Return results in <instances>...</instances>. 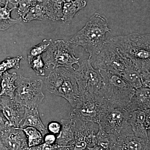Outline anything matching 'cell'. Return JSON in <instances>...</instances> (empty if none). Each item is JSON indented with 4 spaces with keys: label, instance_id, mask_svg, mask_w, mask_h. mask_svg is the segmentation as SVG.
<instances>
[{
    "label": "cell",
    "instance_id": "7bdbcfd3",
    "mask_svg": "<svg viewBox=\"0 0 150 150\" xmlns=\"http://www.w3.org/2000/svg\"><path fill=\"white\" fill-rule=\"evenodd\" d=\"M85 150H90L89 149H88H88H86Z\"/></svg>",
    "mask_w": 150,
    "mask_h": 150
},
{
    "label": "cell",
    "instance_id": "3957f363",
    "mask_svg": "<svg viewBox=\"0 0 150 150\" xmlns=\"http://www.w3.org/2000/svg\"><path fill=\"white\" fill-rule=\"evenodd\" d=\"M100 71L103 86L95 98L103 104L126 109L136 89L120 75Z\"/></svg>",
    "mask_w": 150,
    "mask_h": 150
},
{
    "label": "cell",
    "instance_id": "603a6c76",
    "mask_svg": "<svg viewBox=\"0 0 150 150\" xmlns=\"http://www.w3.org/2000/svg\"><path fill=\"white\" fill-rule=\"evenodd\" d=\"M98 126V131L96 134L97 145L107 149L112 150L117 137L107 133L100 126Z\"/></svg>",
    "mask_w": 150,
    "mask_h": 150
},
{
    "label": "cell",
    "instance_id": "6da1fadb",
    "mask_svg": "<svg viewBox=\"0 0 150 150\" xmlns=\"http://www.w3.org/2000/svg\"><path fill=\"white\" fill-rule=\"evenodd\" d=\"M105 42L114 45L141 74L150 72V33L111 36Z\"/></svg>",
    "mask_w": 150,
    "mask_h": 150
},
{
    "label": "cell",
    "instance_id": "ffe728a7",
    "mask_svg": "<svg viewBox=\"0 0 150 150\" xmlns=\"http://www.w3.org/2000/svg\"><path fill=\"white\" fill-rule=\"evenodd\" d=\"M18 78L16 73L10 74L6 71L1 76V90L0 95L13 99L17 89L15 83Z\"/></svg>",
    "mask_w": 150,
    "mask_h": 150
},
{
    "label": "cell",
    "instance_id": "d4e9b609",
    "mask_svg": "<svg viewBox=\"0 0 150 150\" xmlns=\"http://www.w3.org/2000/svg\"><path fill=\"white\" fill-rule=\"evenodd\" d=\"M122 77L135 89L143 86L141 73L134 65L129 67Z\"/></svg>",
    "mask_w": 150,
    "mask_h": 150
},
{
    "label": "cell",
    "instance_id": "7c38bea8",
    "mask_svg": "<svg viewBox=\"0 0 150 150\" xmlns=\"http://www.w3.org/2000/svg\"><path fill=\"white\" fill-rule=\"evenodd\" d=\"M2 111L7 120L9 126L20 128L25 112V107L16 102L8 100H3L1 104Z\"/></svg>",
    "mask_w": 150,
    "mask_h": 150
},
{
    "label": "cell",
    "instance_id": "d6a6232c",
    "mask_svg": "<svg viewBox=\"0 0 150 150\" xmlns=\"http://www.w3.org/2000/svg\"><path fill=\"white\" fill-rule=\"evenodd\" d=\"M57 136L54 134L48 133L43 137V143L49 145H55L56 144Z\"/></svg>",
    "mask_w": 150,
    "mask_h": 150
},
{
    "label": "cell",
    "instance_id": "f546056e",
    "mask_svg": "<svg viewBox=\"0 0 150 150\" xmlns=\"http://www.w3.org/2000/svg\"><path fill=\"white\" fill-rule=\"evenodd\" d=\"M38 3V0H20L17 8V13L23 19L30 9Z\"/></svg>",
    "mask_w": 150,
    "mask_h": 150
},
{
    "label": "cell",
    "instance_id": "2e32d148",
    "mask_svg": "<svg viewBox=\"0 0 150 150\" xmlns=\"http://www.w3.org/2000/svg\"><path fill=\"white\" fill-rule=\"evenodd\" d=\"M145 110H138L130 112V123L134 135L149 141L148 130L145 126Z\"/></svg>",
    "mask_w": 150,
    "mask_h": 150
},
{
    "label": "cell",
    "instance_id": "5bb4252c",
    "mask_svg": "<svg viewBox=\"0 0 150 150\" xmlns=\"http://www.w3.org/2000/svg\"><path fill=\"white\" fill-rule=\"evenodd\" d=\"M3 140L9 150H23L28 148L26 136L20 128L11 126L4 135Z\"/></svg>",
    "mask_w": 150,
    "mask_h": 150
},
{
    "label": "cell",
    "instance_id": "277c9868",
    "mask_svg": "<svg viewBox=\"0 0 150 150\" xmlns=\"http://www.w3.org/2000/svg\"><path fill=\"white\" fill-rule=\"evenodd\" d=\"M44 83L49 92L67 100L72 108L80 99V92L72 72L63 68H55L45 78Z\"/></svg>",
    "mask_w": 150,
    "mask_h": 150
},
{
    "label": "cell",
    "instance_id": "e575fe53",
    "mask_svg": "<svg viewBox=\"0 0 150 150\" xmlns=\"http://www.w3.org/2000/svg\"><path fill=\"white\" fill-rule=\"evenodd\" d=\"M19 1L20 0H0V4L4 5L8 3L9 7L15 10L17 8Z\"/></svg>",
    "mask_w": 150,
    "mask_h": 150
},
{
    "label": "cell",
    "instance_id": "44dd1931",
    "mask_svg": "<svg viewBox=\"0 0 150 150\" xmlns=\"http://www.w3.org/2000/svg\"><path fill=\"white\" fill-rule=\"evenodd\" d=\"M86 4V0H75L64 3L62 21L65 23L72 20L76 13L85 7Z\"/></svg>",
    "mask_w": 150,
    "mask_h": 150
},
{
    "label": "cell",
    "instance_id": "d590c367",
    "mask_svg": "<svg viewBox=\"0 0 150 150\" xmlns=\"http://www.w3.org/2000/svg\"><path fill=\"white\" fill-rule=\"evenodd\" d=\"M145 126L148 131H150V109L145 110Z\"/></svg>",
    "mask_w": 150,
    "mask_h": 150
},
{
    "label": "cell",
    "instance_id": "ac0fdd59",
    "mask_svg": "<svg viewBox=\"0 0 150 150\" xmlns=\"http://www.w3.org/2000/svg\"><path fill=\"white\" fill-rule=\"evenodd\" d=\"M26 127H34L41 132L43 137L48 133L47 128L45 127L40 119L37 108H25V112L23 121L20 128Z\"/></svg>",
    "mask_w": 150,
    "mask_h": 150
},
{
    "label": "cell",
    "instance_id": "8fae6325",
    "mask_svg": "<svg viewBox=\"0 0 150 150\" xmlns=\"http://www.w3.org/2000/svg\"><path fill=\"white\" fill-rule=\"evenodd\" d=\"M106 106L108 105L102 104L95 98L80 99L75 107L72 108L71 118L98 124L102 110Z\"/></svg>",
    "mask_w": 150,
    "mask_h": 150
},
{
    "label": "cell",
    "instance_id": "83f0119b",
    "mask_svg": "<svg viewBox=\"0 0 150 150\" xmlns=\"http://www.w3.org/2000/svg\"><path fill=\"white\" fill-rule=\"evenodd\" d=\"M30 67L38 76H45V65L42 55L35 57H27Z\"/></svg>",
    "mask_w": 150,
    "mask_h": 150
},
{
    "label": "cell",
    "instance_id": "52a82bcc",
    "mask_svg": "<svg viewBox=\"0 0 150 150\" xmlns=\"http://www.w3.org/2000/svg\"><path fill=\"white\" fill-rule=\"evenodd\" d=\"M15 93V101L27 108H38L45 98L41 79L18 76Z\"/></svg>",
    "mask_w": 150,
    "mask_h": 150
},
{
    "label": "cell",
    "instance_id": "d6986e66",
    "mask_svg": "<svg viewBox=\"0 0 150 150\" xmlns=\"http://www.w3.org/2000/svg\"><path fill=\"white\" fill-rule=\"evenodd\" d=\"M38 3L44 8L49 19L62 21L64 0H38Z\"/></svg>",
    "mask_w": 150,
    "mask_h": 150
},
{
    "label": "cell",
    "instance_id": "8992f818",
    "mask_svg": "<svg viewBox=\"0 0 150 150\" xmlns=\"http://www.w3.org/2000/svg\"><path fill=\"white\" fill-rule=\"evenodd\" d=\"M94 68L123 76L133 64L114 45L105 42L99 54L90 60Z\"/></svg>",
    "mask_w": 150,
    "mask_h": 150
},
{
    "label": "cell",
    "instance_id": "4dcf8cb0",
    "mask_svg": "<svg viewBox=\"0 0 150 150\" xmlns=\"http://www.w3.org/2000/svg\"><path fill=\"white\" fill-rule=\"evenodd\" d=\"M62 129V124L58 121H51L47 125V129L48 133L54 134L57 137L61 133Z\"/></svg>",
    "mask_w": 150,
    "mask_h": 150
},
{
    "label": "cell",
    "instance_id": "60d3db41",
    "mask_svg": "<svg viewBox=\"0 0 150 150\" xmlns=\"http://www.w3.org/2000/svg\"><path fill=\"white\" fill-rule=\"evenodd\" d=\"M75 1V0H64L65 3L70 2L72 1Z\"/></svg>",
    "mask_w": 150,
    "mask_h": 150
},
{
    "label": "cell",
    "instance_id": "cb8c5ba5",
    "mask_svg": "<svg viewBox=\"0 0 150 150\" xmlns=\"http://www.w3.org/2000/svg\"><path fill=\"white\" fill-rule=\"evenodd\" d=\"M24 132L27 138L28 148L42 144L43 137L39 130L34 127H26L20 128Z\"/></svg>",
    "mask_w": 150,
    "mask_h": 150
},
{
    "label": "cell",
    "instance_id": "b9f144b4",
    "mask_svg": "<svg viewBox=\"0 0 150 150\" xmlns=\"http://www.w3.org/2000/svg\"><path fill=\"white\" fill-rule=\"evenodd\" d=\"M2 120V117L1 115V114H0V123H1Z\"/></svg>",
    "mask_w": 150,
    "mask_h": 150
},
{
    "label": "cell",
    "instance_id": "f1b7e54d",
    "mask_svg": "<svg viewBox=\"0 0 150 150\" xmlns=\"http://www.w3.org/2000/svg\"><path fill=\"white\" fill-rule=\"evenodd\" d=\"M52 43L51 39H44L38 45L33 46L28 51L27 57H35L45 54Z\"/></svg>",
    "mask_w": 150,
    "mask_h": 150
},
{
    "label": "cell",
    "instance_id": "7402d4cb",
    "mask_svg": "<svg viewBox=\"0 0 150 150\" xmlns=\"http://www.w3.org/2000/svg\"><path fill=\"white\" fill-rule=\"evenodd\" d=\"M14 10L8 6V3L4 5L0 4V31L6 30L23 20L21 17L16 19L11 17V13Z\"/></svg>",
    "mask_w": 150,
    "mask_h": 150
},
{
    "label": "cell",
    "instance_id": "484cf974",
    "mask_svg": "<svg viewBox=\"0 0 150 150\" xmlns=\"http://www.w3.org/2000/svg\"><path fill=\"white\" fill-rule=\"evenodd\" d=\"M49 19L44 8L39 3L32 7L23 21L30 22L34 20L46 21Z\"/></svg>",
    "mask_w": 150,
    "mask_h": 150
},
{
    "label": "cell",
    "instance_id": "74e56055",
    "mask_svg": "<svg viewBox=\"0 0 150 150\" xmlns=\"http://www.w3.org/2000/svg\"><path fill=\"white\" fill-rule=\"evenodd\" d=\"M54 150H71L68 146H62Z\"/></svg>",
    "mask_w": 150,
    "mask_h": 150
},
{
    "label": "cell",
    "instance_id": "5b68a950",
    "mask_svg": "<svg viewBox=\"0 0 150 150\" xmlns=\"http://www.w3.org/2000/svg\"><path fill=\"white\" fill-rule=\"evenodd\" d=\"M78 66L71 71L77 82L80 99L94 98L103 86L100 71L94 68L88 59L80 62Z\"/></svg>",
    "mask_w": 150,
    "mask_h": 150
},
{
    "label": "cell",
    "instance_id": "1f68e13d",
    "mask_svg": "<svg viewBox=\"0 0 150 150\" xmlns=\"http://www.w3.org/2000/svg\"><path fill=\"white\" fill-rule=\"evenodd\" d=\"M61 146H59L57 144L51 145L48 144L43 142L40 145L28 148V149L29 150H54Z\"/></svg>",
    "mask_w": 150,
    "mask_h": 150
},
{
    "label": "cell",
    "instance_id": "9a60e30c",
    "mask_svg": "<svg viewBox=\"0 0 150 150\" xmlns=\"http://www.w3.org/2000/svg\"><path fill=\"white\" fill-rule=\"evenodd\" d=\"M126 109L129 112L150 109V89L142 86L135 90Z\"/></svg>",
    "mask_w": 150,
    "mask_h": 150
},
{
    "label": "cell",
    "instance_id": "f35d334b",
    "mask_svg": "<svg viewBox=\"0 0 150 150\" xmlns=\"http://www.w3.org/2000/svg\"><path fill=\"white\" fill-rule=\"evenodd\" d=\"M146 150H150V139H149V142H148L147 145L146 149Z\"/></svg>",
    "mask_w": 150,
    "mask_h": 150
},
{
    "label": "cell",
    "instance_id": "4fadbf2b",
    "mask_svg": "<svg viewBox=\"0 0 150 150\" xmlns=\"http://www.w3.org/2000/svg\"><path fill=\"white\" fill-rule=\"evenodd\" d=\"M148 142L136 137L132 131L117 137L111 150H146Z\"/></svg>",
    "mask_w": 150,
    "mask_h": 150
},
{
    "label": "cell",
    "instance_id": "ab89813d",
    "mask_svg": "<svg viewBox=\"0 0 150 150\" xmlns=\"http://www.w3.org/2000/svg\"><path fill=\"white\" fill-rule=\"evenodd\" d=\"M1 76H0V92H1Z\"/></svg>",
    "mask_w": 150,
    "mask_h": 150
},
{
    "label": "cell",
    "instance_id": "30bf717a",
    "mask_svg": "<svg viewBox=\"0 0 150 150\" xmlns=\"http://www.w3.org/2000/svg\"><path fill=\"white\" fill-rule=\"evenodd\" d=\"M74 120L76 122V131L74 141L68 146L70 149L85 150L97 145L96 130L98 129V124Z\"/></svg>",
    "mask_w": 150,
    "mask_h": 150
},
{
    "label": "cell",
    "instance_id": "8d00e7d4",
    "mask_svg": "<svg viewBox=\"0 0 150 150\" xmlns=\"http://www.w3.org/2000/svg\"><path fill=\"white\" fill-rule=\"evenodd\" d=\"M88 149L90 150H110L105 149V148L100 146L98 145L94 146L92 148H88Z\"/></svg>",
    "mask_w": 150,
    "mask_h": 150
},
{
    "label": "cell",
    "instance_id": "e0dca14e",
    "mask_svg": "<svg viewBox=\"0 0 150 150\" xmlns=\"http://www.w3.org/2000/svg\"><path fill=\"white\" fill-rule=\"evenodd\" d=\"M62 129L60 134L57 137L56 144L60 146H69L74 141L76 128L75 120L62 119Z\"/></svg>",
    "mask_w": 150,
    "mask_h": 150
},
{
    "label": "cell",
    "instance_id": "9c48e42d",
    "mask_svg": "<svg viewBox=\"0 0 150 150\" xmlns=\"http://www.w3.org/2000/svg\"><path fill=\"white\" fill-rule=\"evenodd\" d=\"M43 57L46 68L53 66V69L63 67L72 71L74 65L80 63V58L76 57L74 50L64 40H58L51 43Z\"/></svg>",
    "mask_w": 150,
    "mask_h": 150
},
{
    "label": "cell",
    "instance_id": "ee69618b",
    "mask_svg": "<svg viewBox=\"0 0 150 150\" xmlns=\"http://www.w3.org/2000/svg\"><path fill=\"white\" fill-rule=\"evenodd\" d=\"M29 150L28 149H24V150Z\"/></svg>",
    "mask_w": 150,
    "mask_h": 150
},
{
    "label": "cell",
    "instance_id": "ba28073f",
    "mask_svg": "<svg viewBox=\"0 0 150 150\" xmlns=\"http://www.w3.org/2000/svg\"><path fill=\"white\" fill-rule=\"evenodd\" d=\"M97 124L116 137L133 131L130 123V112L126 108L117 106L105 107Z\"/></svg>",
    "mask_w": 150,
    "mask_h": 150
},
{
    "label": "cell",
    "instance_id": "7a4b0ae2",
    "mask_svg": "<svg viewBox=\"0 0 150 150\" xmlns=\"http://www.w3.org/2000/svg\"><path fill=\"white\" fill-rule=\"evenodd\" d=\"M110 30L107 18L100 14L95 13L68 43L74 48L78 46L82 47L89 55L88 59L91 60L103 48L106 41V34Z\"/></svg>",
    "mask_w": 150,
    "mask_h": 150
},
{
    "label": "cell",
    "instance_id": "4316f807",
    "mask_svg": "<svg viewBox=\"0 0 150 150\" xmlns=\"http://www.w3.org/2000/svg\"><path fill=\"white\" fill-rule=\"evenodd\" d=\"M23 59L22 56H17L13 58L8 57L0 63V76L8 70L11 69L18 70L20 69V63Z\"/></svg>",
    "mask_w": 150,
    "mask_h": 150
},
{
    "label": "cell",
    "instance_id": "836d02e7",
    "mask_svg": "<svg viewBox=\"0 0 150 150\" xmlns=\"http://www.w3.org/2000/svg\"><path fill=\"white\" fill-rule=\"evenodd\" d=\"M143 86L150 89V72L141 74Z\"/></svg>",
    "mask_w": 150,
    "mask_h": 150
}]
</instances>
